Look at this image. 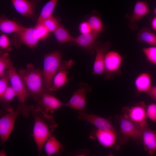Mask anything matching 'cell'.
Segmentation results:
<instances>
[{"instance_id":"14","label":"cell","mask_w":156,"mask_h":156,"mask_svg":"<svg viewBox=\"0 0 156 156\" xmlns=\"http://www.w3.org/2000/svg\"><path fill=\"white\" fill-rule=\"evenodd\" d=\"M99 34L92 31L85 34H81L73 38L70 43L77 46L88 52L90 55L95 52L94 44Z\"/></svg>"},{"instance_id":"26","label":"cell","mask_w":156,"mask_h":156,"mask_svg":"<svg viewBox=\"0 0 156 156\" xmlns=\"http://www.w3.org/2000/svg\"><path fill=\"white\" fill-rule=\"evenodd\" d=\"M53 33L57 41L60 44L70 42L73 38L65 27L60 24Z\"/></svg>"},{"instance_id":"29","label":"cell","mask_w":156,"mask_h":156,"mask_svg":"<svg viewBox=\"0 0 156 156\" xmlns=\"http://www.w3.org/2000/svg\"><path fill=\"white\" fill-rule=\"evenodd\" d=\"M142 50L147 61L156 65V46L143 48Z\"/></svg>"},{"instance_id":"7","label":"cell","mask_w":156,"mask_h":156,"mask_svg":"<svg viewBox=\"0 0 156 156\" xmlns=\"http://www.w3.org/2000/svg\"><path fill=\"white\" fill-rule=\"evenodd\" d=\"M123 59L120 54L116 51H108L105 58L104 74L107 79H110L121 73V68Z\"/></svg>"},{"instance_id":"39","label":"cell","mask_w":156,"mask_h":156,"mask_svg":"<svg viewBox=\"0 0 156 156\" xmlns=\"http://www.w3.org/2000/svg\"><path fill=\"white\" fill-rule=\"evenodd\" d=\"M152 12L156 15V7L152 11Z\"/></svg>"},{"instance_id":"38","label":"cell","mask_w":156,"mask_h":156,"mask_svg":"<svg viewBox=\"0 0 156 156\" xmlns=\"http://www.w3.org/2000/svg\"><path fill=\"white\" fill-rule=\"evenodd\" d=\"M7 155V154L3 150H1L0 152V156H5Z\"/></svg>"},{"instance_id":"1","label":"cell","mask_w":156,"mask_h":156,"mask_svg":"<svg viewBox=\"0 0 156 156\" xmlns=\"http://www.w3.org/2000/svg\"><path fill=\"white\" fill-rule=\"evenodd\" d=\"M29 107L30 113L34 120L33 136L40 155L46 141L52 135L58 125L50 114L34 105Z\"/></svg>"},{"instance_id":"21","label":"cell","mask_w":156,"mask_h":156,"mask_svg":"<svg viewBox=\"0 0 156 156\" xmlns=\"http://www.w3.org/2000/svg\"><path fill=\"white\" fill-rule=\"evenodd\" d=\"M44 147L45 153L48 156L59 154L63 150L62 144L55 136L53 135L51 136L46 140Z\"/></svg>"},{"instance_id":"27","label":"cell","mask_w":156,"mask_h":156,"mask_svg":"<svg viewBox=\"0 0 156 156\" xmlns=\"http://www.w3.org/2000/svg\"><path fill=\"white\" fill-rule=\"evenodd\" d=\"M87 21L92 31L100 34L103 31V24L101 19L97 16L92 15L88 18Z\"/></svg>"},{"instance_id":"4","label":"cell","mask_w":156,"mask_h":156,"mask_svg":"<svg viewBox=\"0 0 156 156\" xmlns=\"http://www.w3.org/2000/svg\"><path fill=\"white\" fill-rule=\"evenodd\" d=\"M30 113L29 106L21 103L15 110L7 112L0 119V138L1 143H4L13 130L18 117H27Z\"/></svg>"},{"instance_id":"3","label":"cell","mask_w":156,"mask_h":156,"mask_svg":"<svg viewBox=\"0 0 156 156\" xmlns=\"http://www.w3.org/2000/svg\"><path fill=\"white\" fill-rule=\"evenodd\" d=\"M62 62V54L59 50L44 55L42 71L43 86L46 92L50 93L53 78L60 69Z\"/></svg>"},{"instance_id":"31","label":"cell","mask_w":156,"mask_h":156,"mask_svg":"<svg viewBox=\"0 0 156 156\" xmlns=\"http://www.w3.org/2000/svg\"><path fill=\"white\" fill-rule=\"evenodd\" d=\"M146 112L147 118L156 123V103H152L146 106Z\"/></svg>"},{"instance_id":"22","label":"cell","mask_w":156,"mask_h":156,"mask_svg":"<svg viewBox=\"0 0 156 156\" xmlns=\"http://www.w3.org/2000/svg\"><path fill=\"white\" fill-rule=\"evenodd\" d=\"M16 96V94L14 90L11 86H9L0 96L2 110L7 113L13 110V109L10 105V103Z\"/></svg>"},{"instance_id":"28","label":"cell","mask_w":156,"mask_h":156,"mask_svg":"<svg viewBox=\"0 0 156 156\" xmlns=\"http://www.w3.org/2000/svg\"><path fill=\"white\" fill-rule=\"evenodd\" d=\"M13 64L7 52L1 51L0 55V77L3 75Z\"/></svg>"},{"instance_id":"19","label":"cell","mask_w":156,"mask_h":156,"mask_svg":"<svg viewBox=\"0 0 156 156\" xmlns=\"http://www.w3.org/2000/svg\"><path fill=\"white\" fill-rule=\"evenodd\" d=\"M17 34L21 42L31 48L35 47L41 40L35 27L23 28Z\"/></svg>"},{"instance_id":"12","label":"cell","mask_w":156,"mask_h":156,"mask_svg":"<svg viewBox=\"0 0 156 156\" xmlns=\"http://www.w3.org/2000/svg\"><path fill=\"white\" fill-rule=\"evenodd\" d=\"M77 119L83 120L93 125L95 128L103 130H116L111 121L107 119L86 112H78Z\"/></svg>"},{"instance_id":"25","label":"cell","mask_w":156,"mask_h":156,"mask_svg":"<svg viewBox=\"0 0 156 156\" xmlns=\"http://www.w3.org/2000/svg\"><path fill=\"white\" fill-rule=\"evenodd\" d=\"M59 0H49L43 6L37 23H41L45 19L53 16L52 14Z\"/></svg>"},{"instance_id":"15","label":"cell","mask_w":156,"mask_h":156,"mask_svg":"<svg viewBox=\"0 0 156 156\" xmlns=\"http://www.w3.org/2000/svg\"><path fill=\"white\" fill-rule=\"evenodd\" d=\"M74 63V60L72 59L62 62L60 69L53 78L49 93L57 91L71 79L68 77L69 73L68 70L71 68Z\"/></svg>"},{"instance_id":"23","label":"cell","mask_w":156,"mask_h":156,"mask_svg":"<svg viewBox=\"0 0 156 156\" xmlns=\"http://www.w3.org/2000/svg\"><path fill=\"white\" fill-rule=\"evenodd\" d=\"M137 40L139 42L156 46V35L148 27H144L140 30L137 34Z\"/></svg>"},{"instance_id":"32","label":"cell","mask_w":156,"mask_h":156,"mask_svg":"<svg viewBox=\"0 0 156 156\" xmlns=\"http://www.w3.org/2000/svg\"><path fill=\"white\" fill-rule=\"evenodd\" d=\"M10 82V78L7 70H6L4 74L0 77V96L9 86L8 84Z\"/></svg>"},{"instance_id":"9","label":"cell","mask_w":156,"mask_h":156,"mask_svg":"<svg viewBox=\"0 0 156 156\" xmlns=\"http://www.w3.org/2000/svg\"><path fill=\"white\" fill-rule=\"evenodd\" d=\"M8 71L10 86L15 91L19 102L24 104L30 96L29 93L13 64Z\"/></svg>"},{"instance_id":"10","label":"cell","mask_w":156,"mask_h":156,"mask_svg":"<svg viewBox=\"0 0 156 156\" xmlns=\"http://www.w3.org/2000/svg\"><path fill=\"white\" fill-rule=\"evenodd\" d=\"M111 47L109 41L102 43L96 41L94 48L96 55L94 62L92 75H102L104 74V64L106 55Z\"/></svg>"},{"instance_id":"16","label":"cell","mask_w":156,"mask_h":156,"mask_svg":"<svg viewBox=\"0 0 156 156\" xmlns=\"http://www.w3.org/2000/svg\"><path fill=\"white\" fill-rule=\"evenodd\" d=\"M37 103L36 107L50 114L65 105V104L57 98L46 92Z\"/></svg>"},{"instance_id":"24","label":"cell","mask_w":156,"mask_h":156,"mask_svg":"<svg viewBox=\"0 0 156 156\" xmlns=\"http://www.w3.org/2000/svg\"><path fill=\"white\" fill-rule=\"evenodd\" d=\"M24 27L16 22L6 18H1L0 21V30L4 33L9 34L20 31Z\"/></svg>"},{"instance_id":"8","label":"cell","mask_w":156,"mask_h":156,"mask_svg":"<svg viewBox=\"0 0 156 156\" xmlns=\"http://www.w3.org/2000/svg\"><path fill=\"white\" fill-rule=\"evenodd\" d=\"M115 120L119 124L120 132L122 136L128 140L131 138L136 142H141L142 129L139 126L122 115L116 116Z\"/></svg>"},{"instance_id":"20","label":"cell","mask_w":156,"mask_h":156,"mask_svg":"<svg viewBox=\"0 0 156 156\" xmlns=\"http://www.w3.org/2000/svg\"><path fill=\"white\" fill-rule=\"evenodd\" d=\"M134 84L138 92L146 94L152 86L151 75L146 72L140 73L135 78Z\"/></svg>"},{"instance_id":"2","label":"cell","mask_w":156,"mask_h":156,"mask_svg":"<svg viewBox=\"0 0 156 156\" xmlns=\"http://www.w3.org/2000/svg\"><path fill=\"white\" fill-rule=\"evenodd\" d=\"M18 72L30 96L37 102L45 92L42 71L29 63L25 68L20 69Z\"/></svg>"},{"instance_id":"30","label":"cell","mask_w":156,"mask_h":156,"mask_svg":"<svg viewBox=\"0 0 156 156\" xmlns=\"http://www.w3.org/2000/svg\"><path fill=\"white\" fill-rule=\"evenodd\" d=\"M40 23H42L50 32H53L60 24L58 20L53 16L44 20Z\"/></svg>"},{"instance_id":"6","label":"cell","mask_w":156,"mask_h":156,"mask_svg":"<svg viewBox=\"0 0 156 156\" xmlns=\"http://www.w3.org/2000/svg\"><path fill=\"white\" fill-rule=\"evenodd\" d=\"M146 107L144 102H138L131 106H124L122 109V115L143 130L148 127Z\"/></svg>"},{"instance_id":"13","label":"cell","mask_w":156,"mask_h":156,"mask_svg":"<svg viewBox=\"0 0 156 156\" xmlns=\"http://www.w3.org/2000/svg\"><path fill=\"white\" fill-rule=\"evenodd\" d=\"M151 12L148 4L145 1L137 0L132 12L127 17L129 26L131 30L138 28L137 22Z\"/></svg>"},{"instance_id":"5","label":"cell","mask_w":156,"mask_h":156,"mask_svg":"<svg viewBox=\"0 0 156 156\" xmlns=\"http://www.w3.org/2000/svg\"><path fill=\"white\" fill-rule=\"evenodd\" d=\"M117 130H103L95 127L92 131L90 138L96 139L102 146L108 148H119V144L126 142L122 136L120 138Z\"/></svg>"},{"instance_id":"34","label":"cell","mask_w":156,"mask_h":156,"mask_svg":"<svg viewBox=\"0 0 156 156\" xmlns=\"http://www.w3.org/2000/svg\"><path fill=\"white\" fill-rule=\"evenodd\" d=\"M35 27L41 40L47 37L50 32L42 23H37Z\"/></svg>"},{"instance_id":"11","label":"cell","mask_w":156,"mask_h":156,"mask_svg":"<svg viewBox=\"0 0 156 156\" xmlns=\"http://www.w3.org/2000/svg\"><path fill=\"white\" fill-rule=\"evenodd\" d=\"M88 89L86 85L82 84L73 93L65 106L76 109L78 112H86Z\"/></svg>"},{"instance_id":"17","label":"cell","mask_w":156,"mask_h":156,"mask_svg":"<svg viewBox=\"0 0 156 156\" xmlns=\"http://www.w3.org/2000/svg\"><path fill=\"white\" fill-rule=\"evenodd\" d=\"M16 10L24 16L32 18L34 9L40 0H11Z\"/></svg>"},{"instance_id":"33","label":"cell","mask_w":156,"mask_h":156,"mask_svg":"<svg viewBox=\"0 0 156 156\" xmlns=\"http://www.w3.org/2000/svg\"><path fill=\"white\" fill-rule=\"evenodd\" d=\"M0 49L5 51H10L12 50L8 37L5 34H2L0 36Z\"/></svg>"},{"instance_id":"35","label":"cell","mask_w":156,"mask_h":156,"mask_svg":"<svg viewBox=\"0 0 156 156\" xmlns=\"http://www.w3.org/2000/svg\"><path fill=\"white\" fill-rule=\"evenodd\" d=\"M79 30L81 34L89 33L92 31L87 21L81 22L79 26Z\"/></svg>"},{"instance_id":"18","label":"cell","mask_w":156,"mask_h":156,"mask_svg":"<svg viewBox=\"0 0 156 156\" xmlns=\"http://www.w3.org/2000/svg\"><path fill=\"white\" fill-rule=\"evenodd\" d=\"M141 142L144 150L150 156L156 152V130H153L148 127L144 129L142 132Z\"/></svg>"},{"instance_id":"37","label":"cell","mask_w":156,"mask_h":156,"mask_svg":"<svg viewBox=\"0 0 156 156\" xmlns=\"http://www.w3.org/2000/svg\"><path fill=\"white\" fill-rule=\"evenodd\" d=\"M151 26L154 32H156V15L153 17L151 21Z\"/></svg>"},{"instance_id":"36","label":"cell","mask_w":156,"mask_h":156,"mask_svg":"<svg viewBox=\"0 0 156 156\" xmlns=\"http://www.w3.org/2000/svg\"><path fill=\"white\" fill-rule=\"evenodd\" d=\"M146 94L156 103V85L152 86Z\"/></svg>"}]
</instances>
